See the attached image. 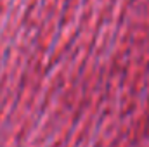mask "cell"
Segmentation results:
<instances>
[{
  "mask_svg": "<svg viewBox=\"0 0 149 147\" xmlns=\"http://www.w3.org/2000/svg\"><path fill=\"white\" fill-rule=\"evenodd\" d=\"M23 147H149V0H70L47 40Z\"/></svg>",
  "mask_w": 149,
  "mask_h": 147,
  "instance_id": "obj_1",
  "label": "cell"
}]
</instances>
